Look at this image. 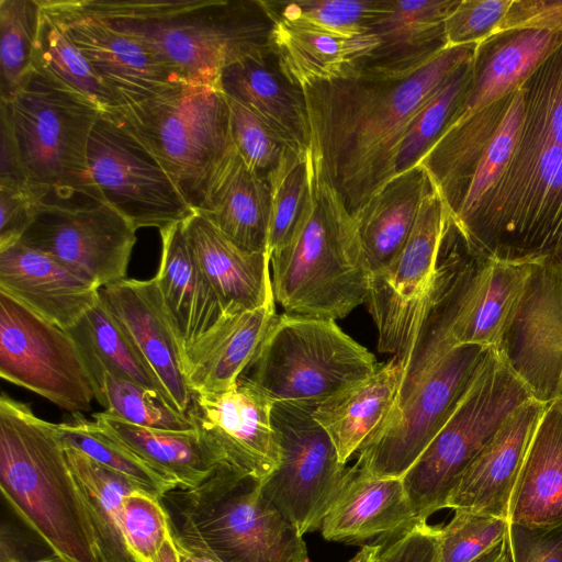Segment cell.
<instances>
[{"label": "cell", "mask_w": 562, "mask_h": 562, "mask_svg": "<svg viewBox=\"0 0 562 562\" xmlns=\"http://www.w3.org/2000/svg\"><path fill=\"white\" fill-rule=\"evenodd\" d=\"M475 45L448 47L406 76L358 71L302 88L310 149L352 216L396 176L408 124Z\"/></svg>", "instance_id": "obj_1"}, {"label": "cell", "mask_w": 562, "mask_h": 562, "mask_svg": "<svg viewBox=\"0 0 562 562\" xmlns=\"http://www.w3.org/2000/svg\"><path fill=\"white\" fill-rule=\"evenodd\" d=\"M111 27L137 40L184 82L218 87L222 70L271 52L273 24L258 0H79Z\"/></svg>", "instance_id": "obj_2"}, {"label": "cell", "mask_w": 562, "mask_h": 562, "mask_svg": "<svg viewBox=\"0 0 562 562\" xmlns=\"http://www.w3.org/2000/svg\"><path fill=\"white\" fill-rule=\"evenodd\" d=\"M307 171L302 213L271 256L272 290L288 314L335 321L366 302L372 272L352 215L310 148Z\"/></svg>", "instance_id": "obj_3"}, {"label": "cell", "mask_w": 562, "mask_h": 562, "mask_svg": "<svg viewBox=\"0 0 562 562\" xmlns=\"http://www.w3.org/2000/svg\"><path fill=\"white\" fill-rule=\"evenodd\" d=\"M0 488L19 519L61 562H101L57 424L0 396Z\"/></svg>", "instance_id": "obj_4"}, {"label": "cell", "mask_w": 562, "mask_h": 562, "mask_svg": "<svg viewBox=\"0 0 562 562\" xmlns=\"http://www.w3.org/2000/svg\"><path fill=\"white\" fill-rule=\"evenodd\" d=\"M160 501L177 544L191 553L220 562H308L303 536L266 498L261 481L231 464Z\"/></svg>", "instance_id": "obj_5"}, {"label": "cell", "mask_w": 562, "mask_h": 562, "mask_svg": "<svg viewBox=\"0 0 562 562\" xmlns=\"http://www.w3.org/2000/svg\"><path fill=\"white\" fill-rule=\"evenodd\" d=\"M9 116L29 188L41 204L68 209L103 203L90 175L88 145L101 110L33 68Z\"/></svg>", "instance_id": "obj_6"}, {"label": "cell", "mask_w": 562, "mask_h": 562, "mask_svg": "<svg viewBox=\"0 0 562 562\" xmlns=\"http://www.w3.org/2000/svg\"><path fill=\"white\" fill-rule=\"evenodd\" d=\"M477 259L562 255V146L522 124L507 168L459 232Z\"/></svg>", "instance_id": "obj_7"}, {"label": "cell", "mask_w": 562, "mask_h": 562, "mask_svg": "<svg viewBox=\"0 0 562 562\" xmlns=\"http://www.w3.org/2000/svg\"><path fill=\"white\" fill-rule=\"evenodd\" d=\"M473 258L432 183L402 249L370 277L366 304L379 351L405 369L439 293Z\"/></svg>", "instance_id": "obj_8"}, {"label": "cell", "mask_w": 562, "mask_h": 562, "mask_svg": "<svg viewBox=\"0 0 562 562\" xmlns=\"http://www.w3.org/2000/svg\"><path fill=\"white\" fill-rule=\"evenodd\" d=\"M532 398L502 350L488 349L442 428L403 476L416 519L427 520L446 508L464 470Z\"/></svg>", "instance_id": "obj_9"}, {"label": "cell", "mask_w": 562, "mask_h": 562, "mask_svg": "<svg viewBox=\"0 0 562 562\" xmlns=\"http://www.w3.org/2000/svg\"><path fill=\"white\" fill-rule=\"evenodd\" d=\"M539 260L475 259L435 302L404 369L394 407L413 392L425 372L460 346L501 348Z\"/></svg>", "instance_id": "obj_10"}, {"label": "cell", "mask_w": 562, "mask_h": 562, "mask_svg": "<svg viewBox=\"0 0 562 562\" xmlns=\"http://www.w3.org/2000/svg\"><path fill=\"white\" fill-rule=\"evenodd\" d=\"M379 366L335 321L284 313L277 315L243 375L273 403L318 406Z\"/></svg>", "instance_id": "obj_11"}, {"label": "cell", "mask_w": 562, "mask_h": 562, "mask_svg": "<svg viewBox=\"0 0 562 562\" xmlns=\"http://www.w3.org/2000/svg\"><path fill=\"white\" fill-rule=\"evenodd\" d=\"M115 112L156 156L193 209L234 148L226 95L218 87L180 83Z\"/></svg>", "instance_id": "obj_12"}, {"label": "cell", "mask_w": 562, "mask_h": 562, "mask_svg": "<svg viewBox=\"0 0 562 562\" xmlns=\"http://www.w3.org/2000/svg\"><path fill=\"white\" fill-rule=\"evenodd\" d=\"M524 117L520 87L447 127L418 164L439 191L459 232L505 172Z\"/></svg>", "instance_id": "obj_13"}, {"label": "cell", "mask_w": 562, "mask_h": 562, "mask_svg": "<svg viewBox=\"0 0 562 562\" xmlns=\"http://www.w3.org/2000/svg\"><path fill=\"white\" fill-rule=\"evenodd\" d=\"M90 175L103 203L135 229L183 222L194 211L149 148L115 110L101 112L89 138Z\"/></svg>", "instance_id": "obj_14"}, {"label": "cell", "mask_w": 562, "mask_h": 562, "mask_svg": "<svg viewBox=\"0 0 562 562\" xmlns=\"http://www.w3.org/2000/svg\"><path fill=\"white\" fill-rule=\"evenodd\" d=\"M0 375L70 414L89 412L95 400L91 373L71 334L3 292Z\"/></svg>", "instance_id": "obj_15"}, {"label": "cell", "mask_w": 562, "mask_h": 562, "mask_svg": "<svg viewBox=\"0 0 562 562\" xmlns=\"http://www.w3.org/2000/svg\"><path fill=\"white\" fill-rule=\"evenodd\" d=\"M316 407L291 402L272 404L281 461L261 481L266 498L302 536L321 529L347 471L331 439L314 418Z\"/></svg>", "instance_id": "obj_16"}, {"label": "cell", "mask_w": 562, "mask_h": 562, "mask_svg": "<svg viewBox=\"0 0 562 562\" xmlns=\"http://www.w3.org/2000/svg\"><path fill=\"white\" fill-rule=\"evenodd\" d=\"M488 349L460 346L439 358L359 449L356 467L403 477L442 428Z\"/></svg>", "instance_id": "obj_17"}, {"label": "cell", "mask_w": 562, "mask_h": 562, "mask_svg": "<svg viewBox=\"0 0 562 562\" xmlns=\"http://www.w3.org/2000/svg\"><path fill=\"white\" fill-rule=\"evenodd\" d=\"M136 229L105 203L68 209L40 204L20 241L95 286L126 279Z\"/></svg>", "instance_id": "obj_18"}, {"label": "cell", "mask_w": 562, "mask_h": 562, "mask_svg": "<svg viewBox=\"0 0 562 562\" xmlns=\"http://www.w3.org/2000/svg\"><path fill=\"white\" fill-rule=\"evenodd\" d=\"M41 5L79 48L121 108L187 83L140 42L111 27L79 0H41Z\"/></svg>", "instance_id": "obj_19"}, {"label": "cell", "mask_w": 562, "mask_h": 562, "mask_svg": "<svg viewBox=\"0 0 562 562\" xmlns=\"http://www.w3.org/2000/svg\"><path fill=\"white\" fill-rule=\"evenodd\" d=\"M273 402L247 376L217 392H193L187 414L194 429L233 467L262 481L280 464Z\"/></svg>", "instance_id": "obj_20"}, {"label": "cell", "mask_w": 562, "mask_h": 562, "mask_svg": "<svg viewBox=\"0 0 562 562\" xmlns=\"http://www.w3.org/2000/svg\"><path fill=\"white\" fill-rule=\"evenodd\" d=\"M533 398L562 397V260L543 259L499 348Z\"/></svg>", "instance_id": "obj_21"}, {"label": "cell", "mask_w": 562, "mask_h": 562, "mask_svg": "<svg viewBox=\"0 0 562 562\" xmlns=\"http://www.w3.org/2000/svg\"><path fill=\"white\" fill-rule=\"evenodd\" d=\"M99 300L149 366L172 404L187 413L192 401L182 357L154 281L124 279L99 289Z\"/></svg>", "instance_id": "obj_22"}, {"label": "cell", "mask_w": 562, "mask_h": 562, "mask_svg": "<svg viewBox=\"0 0 562 562\" xmlns=\"http://www.w3.org/2000/svg\"><path fill=\"white\" fill-rule=\"evenodd\" d=\"M161 256L153 278L177 339L183 368L226 318L221 302L200 268L183 223L161 229Z\"/></svg>", "instance_id": "obj_23"}, {"label": "cell", "mask_w": 562, "mask_h": 562, "mask_svg": "<svg viewBox=\"0 0 562 562\" xmlns=\"http://www.w3.org/2000/svg\"><path fill=\"white\" fill-rule=\"evenodd\" d=\"M546 405L532 398L509 417L464 470L446 508L508 520L512 491Z\"/></svg>", "instance_id": "obj_24"}, {"label": "cell", "mask_w": 562, "mask_h": 562, "mask_svg": "<svg viewBox=\"0 0 562 562\" xmlns=\"http://www.w3.org/2000/svg\"><path fill=\"white\" fill-rule=\"evenodd\" d=\"M0 292L65 330L99 301L93 283L21 243L0 250Z\"/></svg>", "instance_id": "obj_25"}, {"label": "cell", "mask_w": 562, "mask_h": 562, "mask_svg": "<svg viewBox=\"0 0 562 562\" xmlns=\"http://www.w3.org/2000/svg\"><path fill=\"white\" fill-rule=\"evenodd\" d=\"M561 44L562 31L546 29L509 30L477 43L471 80L447 127L520 88Z\"/></svg>", "instance_id": "obj_26"}, {"label": "cell", "mask_w": 562, "mask_h": 562, "mask_svg": "<svg viewBox=\"0 0 562 562\" xmlns=\"http://www.w3.org/2000/svg\"><path fill=\"white\" fill-rule=\"evenodd\" d=\"M269 12L273 19L271 52L282 75L301 89L357 74L360 64L379 45L372 32L346 37L304 20Z\"/></svg>", "instance_id": "obj_27"}, {"label": "cell", "mask_w": 562, "mask_h": 562, "mask_svg": "<svg viewBox=\"0 0 562 562\" xmlns=\"http://www.w3.org/2000/svg\"><path fill=\"white\" fill-rule=\"evenodd\" d=\"M460 0H387L371 32L378 47L358 71L406 76L447 48L445 21Z\"/></svg>", "instance_id": "obj_28"}, {"label": "cell", "mask_w": 562, "mask_h": 562, "mask_svg": "<svg viewBox=\"0 0 562 562\" xmlns=\"http://www.w3.org/2000/svg\"><path fill=\"white\" fill-rule=\"evenodd\" d=\"M415 520L403 477L376 476L353 465L347 469L321 530L328 541L355 543L394 533Z\"/></svg>", "instance_id": "obj_29"}, {"label": "cell", "mask_w": 562, "mask_h": 562, "mask_svg": "<svg viewBox=\"0 0 562 562\" xmlns=\"http://www.w3.org/2000/svg\"><path fill=\"white\" fill-rule=\"evenodd\" d=\"M182 223L200 268L226 315L276 301L268 252L240 249L199 212Z\"/></svg>", "instance_id": "obj_30"}, {"label": "cell", "mask_w": 562, "mask_h": 562, "mask_svg": "<svg viewBox=\"0 0 562 562\" xmlns=\"http://www.w3.org/2000/svg\"><path fill=\"white\" fill-rule=\"evenodd\" d=\"M195 212L240 249L268 252L269 184L245 164L235 147L217 165Z\"/></svg>", "instance_id": "obj_31"}, {"label": "cell", "mask_w": 562, "mask_h": 562, "mask_svg": "<svg viewBox=\"0 0 562 562\" xmlns=\"http://www.w3.org/2000/svg\"><path fill=\"white\" fill-rule=\"evenodd\" d=\"M222 92L247 105L292 148H310L304 92L280 71L272 52L226 66L218 79Z\"/></svg>", "instance_id": "obj_32"}, {"label": "cell", "mask_w": 562, "mask_h": 562, "mask_svg": "<svg viewBox=\"0 0 562 562\" xmlns=\"http://www.w3.org/2000/svg\"><path fill=\"white\" fill-rule=\"evenodd\" d=\"M508 522L562 524V397L546 405L512 491Z\"/></svg>", "instance_id": "obj_33"}, {"label": "cell", "mask_w": 562, "mask_h": 562, "mask_svg": "<svg viewBox=\"0 0 562 562\" xmlns=\"http://www.w3.org/2000/svg\"><path fill=\"white\" fill-rule=\"evenodd\" d=\"M403 378V364L392 358L370 376L315 408L314 418L331 439L342 464L385 422L395 406Z\"/></svg>", "instance_id": "obj_34"}, {"label": "cell", "mask_w": 562, "mask_h": 562, "mask_svg": "<svg viewBox=\"0 0 562 562\" xmlns=\"http://www.w3.org/2000/svg\"><path fill=\"white\" fill-rule=\"evenodd\" d=\"M277 315L276 301L227 315L184 366L192 393L234 386L256 357Z\"/></svg>", "instance_id": "obj_35"}, {"label": "cell", "mask_w": 562, "mask_h": 562, "mask_svg": "<svg viewBox=\"0 0 562 562\" xmlns=\"http://www.w3.org/2000/svg\"><path fill=\"white\" fill-rule=\"evenodd\" d=\"M94 422L110 436L177 483L193 488L222 464H229L195 429L170 431L131 424L108 412L94 413Z\"/></svg>", "instance_id": "obj_36"}, {"label": "cell", "mask_w": 562, "mask_h": 562, "mask_svg": "<svg viewBox=\"0 0 562 562\" xmlns=\"http://www.w3.org/2000/svg\"><path fill=\"white\" fill-rule=\"evenodd\" d=\"M432 181L420 166L395 176L352 217L371 272L386 266L406 243Z\"/></svg>", "instance_id": "obj_37"}, {"label": "cell", "mask_w": 562, "mask_h": 562, "mask_svg": "<svg viewBox=\"0 0 562 562\" xmlns=\"http://www.w3.org/2000/svg\"><path fill=\"white\" fill-rule=\"evenodd\" d=\"M64 447L87 509L100 561L139 562L130 549L123 527V502L136 487L79 450Z\"/></svg>", "instance_id": "obj_38"}, {"label": "cell", "mask_w": 562, "mask_h": 562, "mask_svg": "<svg viewBox=\"0 0 562 562\" xmlns=\"http://www.w3.org/2000/svg\"><path fill=\"white\" fill-rule=\"evenodd\" d=\"M58 436L66 447L85 453L104 468L126 477L137 490L161 499L177 483L156 470L135 452L103 430L82 413L57 424Z\"/></svg>", "instance_id": "obj_39"}, {"label": "cell", "mask_w": 562, "mask_h": 562, "mask_svg": "<svg viewBox=\"0 0 562 562\" xmlns=\"http://www.w3.org/2000/svg\"><path fill=\"white\" fill-rule=\"evenodd\" d=\"M33 68L85 97L102 112L121 108L79 48L43 10L35 42Z\"/></svg>", "instance_id": "obj_40"}, {"label": "cell", "mask_w": 562, "mask_h": 562, "mask_svg": "<svg viewBox=\"0 0 562 562\" xmlns=\"http://www.w3.org/2000/svg\"><path fill=\"white\" fill-rule=\"evenodd\" d=\"M68 331L81 348L87 364L98 366L116 376L157 390L170 401L160 381L133 348L100 300Z\"/></svg>", "instance_id": "obj_41"}, {"label": "cell", "mask_w": 562, "mask_h": 562, "mask_svg": "<svg viewBox=\"0 0 562 562\" xmlns=\"http://www.w3.org/2000/svg\"><path fill=\"white\" fill-rule=\"evenodd\" d=\"M95 400L111 415L131 424L170 431L194 430L187 413L179 411L161 392L87 364Z\"/></svg>", "instance_id": "obj_42"}, {"label": "cell", "mask_w": 562, "mask_h": 562, "mask_svg": "<svg viewBox=\"0 0 562 562\" xmlns=\"http://www.w3.org/2000/svg\"><path fill=\"white\" fill-rule=\"evenodd\" d=\"M41 0H0V101H10L33 69Z\"/></svg>", "instance_id": "obj_43"}, {"label": "cell", "mask_w": 562, "mask_h": 562, "mask_svg": "<svg viewBox=\"0 0 562 562\" xmlns=\"http://www.w3.org/2000/svg\"><path fill=\"white\" fill-rule=\"evenodd\" d=\"M471 76L472 58L460 66L413 117L398 145L396 176L416 167L440 137L457 111Z\"/></svg>", "instance_id": "obj_44"}, {"label": "cell", "mask_w": 562, "mask_h": 562, "mask_svg": "<svg viewBox=\"0 0 562 562\" xmlns=\"http://www.w3.org/2000/svg\"><path fill=\"white\" fill-rule=\"evenodd\" d=\"M307 150L286 147L267 175L270 191L267 250L270 256L288 241L304 207L308 189Z\"/></svg>", "instance_id": "obj_45"}, {"label": "cell", "mask_w": 562, "mask_h": 562, "mask_svg": "<svg viewBox=\"0 0 562 562\" xmlns=\"http://www.w3.org/2000/svg\"><path fill=\"white\" fill-rule=\"evenodd\" d=\"M123 527L139 562H181L168 513L161 501L133 490L123 502Z\"/></svg>", "instance_id": "obj_46"}, {"label": "cell", "mask_w": 562, "mask_h": 562, "mask_svg": "<svg viewBox=\"0 0 562 562\" xmlns=\"http://www.w3.org/2000/svg\"><path fill=\"white\" fill-rule=\"evenodd\" d=\"M387 0H300L269 2L276 15L300 19L346 37L371 33L375 20L383 13Z\"/></svg>", "instance_id": "obj_47"}, {"label": "cell", "mask_w": 562, "mask_h": 562, "mask_svg": "<svg viewBox=\"0 0 562 562\" xmlns=\"http://www.w3.org/2000/svg\"><path fill=\"white\" fill-rule=\"evenodd\" d=\"M524 125L562 146V44L521 86Z\"/></svg>", "instance_id": "obj_48"}, {"label": "cell", "mask_w": 562, "mask_h": 562, "mask_svg": "<svg viewBox=\"0 0 562 562\" xmlns=\"http://www.w3.org/2000/svg\"><path fill=\"white\" fill-rule=\"evenodd\" d=\"M508 520L468 510H454L438 528L439 562H474L505 540Z\"/></svg>", "instance_id": "obj_49"}, {"label": "cell", "mask_w": 562, "mask_h": 562, "mask_svg": "<svg viewBox=\"0 0 562 562\" xmlns=\"http://www.w3.org/2000/svg\"><path fill=\"white\" fill-rule=\"evenodd\" d=\"M226 100L235 149L252 171L267 178L283 150L290 146L247 105L227 95Z\"/></svg>", "instance_id": "obj_50"}, {"label": "cell", "mask_w": 562, "mask_h": 562, "mask_svg": "<svg viewBox=\"0 0 562 562\" xmlns=\"http://www.w3.org/2000/svg\"><path fill=\"white\" fill-rule=\"evenodd\" d=\"M514 0H460L445 21L448 47L477 44L496 30Z\"/></svg>", "instance_id": "obj_51"}, {"label": "cell", "mask_w": 562, "mask_h": 562, "mask_svg": "<svg viewBox=\"0 0 562 562\" xmlns=\"http://www.w3.org/2000/svg\"><path fill=\"white\" fill-rule=\"evenodd\" d=\"M375 562H439L438 527L417 519L406 528L380 537Z\"/></svg>", "instance_id": "obj_52"}, {"label": "cell", "mask_w": 562, "mask_h": 562, "mask_svg": "<svg viewBox=\"0 0 562 562\" xmlns=\"http://www.w3.org/2000/svg\"><path fill=\"white\" fill-rule=\"evenodd\" d=\"M506 544L510 562H562V524L528 527L509 522Z\"/></svg>", "instance_id": "obj_53"}, {"label": "cell", "mask_w": 562, "mask_h": 562, "mask_svg": "<svg viewBox=\"0 0 562 562\" xmlns=\"http://www.w3.org/2000/svg\"><path fill=\"white\" fill-rule=\"evenodd\" d=\"M40 204L29 187L0 184V250L20 241Z\"/></svg>", "instance_id": "obj_54"}, {"label": "cell", "mask_w": 562, "mask_h": 562, "mask_svg": "<svg viewBox=\"0 0 562 562\" xmlns=\"http://www.w3.org/2000/svg\"><path fill=\"white\" fill-rule=\"evenodd\" d=\"M518 29L562 31V0H514L493 34Z\"/></svg>", "instance_id": "obj_55"}, {"label": "cell", "mask_w": 562, "mask_h": 562, "mask_svg": "<svg viewBox=\"0 0 562 562\" xmlns=\"http://www.w3.org/2000/svg\"><path fill=\"white\" fill-rule=\"evenodd\" d=\"M0 547V562H61L55 554L34 551L50 548L33 530L29 528L25 533L4 521Z\"/></svg>", "instance_id": "obj_56"}, {"label": "cell", "mask_w": 562, "mask_h": 562, "mask_svg": "<svg viewBox=\"0 0 562 562\" xmlns=\"http://www.w3.org/2000/svg\"><path fill=\"white\" fill-rule=\"evenodd\" d=\"M0 113V184L29 187L9 116L3 108Z\"/></svg>", "instance_id": "obj_57"}, {"label": "cell", "mask_w": 562, "mask_h": 562, "mask_svg": "<svg viewBox=\"0 0 562 562\" xmlns=\"http://www.w3.org/2000/svg\"><path fill=\"white\" fill-rule=\"evenodd\" d=\"M474 562H510L506 544V538L504 541L498 543L496 547H494L492 550H490L487 553H485L483 557H481Z\"/></svg>", "instance_id": "obj_58"}, {"label": "cell", "mask_w": 562, "mask_h": 562, "mask_svg": "<svg viewBox=\"0 0 562 562\" xmlns=\"http://www.w3.org/2000/svg\"><path fill=\"white\" fill-rule=\"evenodd\" d=\"M379 549V541L374 542L373 544H366L348 562H375Z\"/></svg>", "instance_id": "obj_59"}, {"label": "cell", "mask_w": 562, "mask_h": 562, "mask_svg": "<svg viewBox=\"0 0 562 562\" xmlns=\"http://www.w3.org/2000/svg\"><path fill=\"white\" fill-rule=\"evenodd\" d=\"M178 548L180 551L181 562H220L207 557L191 553L179 546Z\"/></svg>", "instance_id": "obj_60"}, {"label": "cell", "mask_w": 562, "mask_h": 562, "mask_svg": "<svg viewBox=\"0 0 562 562\" xmlns=\"http://www.w3.org/2000/svg\"><path fill=\"white\" fill-rule=\"evenodd\" d=\"M558 258H560L562 260V255L560 257H558Z\"/></svg>", "instance_id": "obj_61"}]
</instances>
